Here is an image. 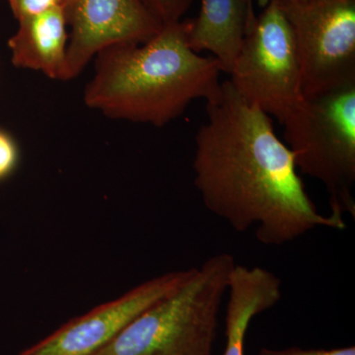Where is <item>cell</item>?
I'll list each match as a JSON object with an SVG mask.
<instances>
[{"label": "cell", "mask_w": 355, "mask_h": 355, "mask_svg": "<svg viewBox=\"0 0 355 355\" xmlns=\"http://www.w3.org/2000/svg\"><path fill=\"white\" fill-rule=\"evenodd\" d=\"M254 1H256L257 3H258L259 6L263 7H263H266V4L268 3V1H270V0H254ZM294 1H303V0H294Z\"/></svg>", "instance_id": "16"}, {"label": "cell", "mask_w": 355, "mask_h": 355, "mask_svg": "<svg viewBox=\"0 0 355 355\" xmlns=\"http://www.w3.org/2000/svg\"><path fill=\"white\" fill-rule=\"evenodd\" d=\"M161 25H170L183 20L193 0H140Z\"/></svg>", "instance_id": "12"}, {"label": "cell", "mask_w": 355, "mask_h": 355, "mask_svg": "<svg viewBox=\"0 0 355 355\" xmlns=\"http://www.w3.org/2000/svg\"><path fill=\"white\" fill-rule=\"evenodd\" d=\"M299 174L321 182L330 216L355 218V83L304 98L282 125Z\"/></svg>", "instance_id": "4"}, {"label": "cell", "mask_w": 355, "mask_h": 355, "mask_svg": "<svg viewBox=\"0 0 355 355\" xmlns=\"http://www.w3.org/2000/svg\"><path fill=\"white\" fill-rule=\"evenodd\" d=\"M64 8L51 9L18 20L17 31L8 40L13 65L43 72L55 80H69V33Z\"/></svg>", "instance_id": "9"}, {"label": "cell", "mask_w": 355, "mask_h": 355, "mask_svg": "<svg viewBox=\"0 0 355 355\" xmlns=\"http://www.w3.org/2000/svg\"><path fill=\"white\" fill-rule=\"evenodd\" d=\"M252 0H200L198 17L190 19L189 44L200 53L209 51L229 74L248 26L256 19Z\"/></svg>", "instance_id": "10"}, {"label": "cell", "mask_w": 355, "mask_h": 355, "mask_svg": "<svg viewBox=\"0 0 355 355\" xmlns=\"http://www.w3.org/2000/svg\"><path fill=\"white\" fill-rule=\"evenodd\" d=\"M259 355H355V347H347L333 349H307L298 347L280 349L263 347L260 350Z\"/></svg>", "instance_id": "15"}, {"label": "cell", "mask_w": 355, "mask_h": 355, "mask_svg": "<svg viewBox=\"0 0 355 355\" xmlns=\"http://www.w3.org/2000/svg\"><path fill=\"white\" fill-rule=\"evenodd\" d=\"M295 40L304 98L355 83V0H279Z\"/></svg>", "instance_id": "6"}, {"label": "cell", "mask_w": 355, "mask_h": 355, "mask_svg": "<svg viewBox=\"0 0 355 355\" xmlns=\"http://www.w3.org/2000/svg\"><path fill=\"white\" fill-rule=\"evenodd\" d=\"M205 102L207 120L196 135L193 161L205 209L237 232L254 227L266 246H282L319 227H347L318 211L270 116L229 80Z\"/></svg>", "instance_id": "1"}, {"label": "cell", "mask_w": 355, "mask_h": 355, "mask_svg": "<svg viewBox=\"0 0 355 355\" xmlns=\"http://www.w3.org/2000/svg\"><path fill=\"white\" fill-rule=\"evenodd\" d=\"M191 270H175L147 280L121 297L73 318L18 355H94L140 313L181 286Z\"/></svg>", "instance_id": "7"}, {"label": "cell", "mask_w": 355, "mask_h": 355, "mask_svg": "<svg viewBox=\"0 0 355 355\" xmlns=\"http://www.w3.org/2000/svg\"><path fill=\"white\" fill-rule=\"evenodd\" d=\"M249 26L229 72L246 101L282 125L302 99L295 40L279 0H270Z\"/></svg>", "instance_id": "5"}, {"label": "cell", "mask_w": 355, "mask_h": 355, "mask_svg": "<svg viewBox=\"0 0 355 355\" xmlns=\"http://www.w3.org/2000/svg\"><path fill=\"white\" fill-rule=\"evenodd\" d=\"M282 287L279 277L266 268L236 265L229 280L226 342L221 355H245V340L252 320L279 302Z\"/></svg>", "instance_id": "11"}, {"label": "cell", "mask_w": 355, "mask_h": 355, "mask_svg": "<svg viewBox=\"0 0 355 355\" xmlns=\"http://www.w3.org/2000/svg\"><path fill=\"white\" fill-rule=\"evenodd\" d=\"M14 17L19 20L51 9L64 7L67 0H6Z\"/></svg>", "instance_id": "14"}, {"label": "cell", "mask_w": 355, "mask_h": 355, "mask_svg": "<svg viewBox=\"0 0 355 355\" xmlns=\"http://www.w3.org/2000/svg\"><path fill=\"white\" fill-rule=\"evenodd\" d=\"M252 1H253V0H252Z\"/></svg>", "instance_id": "17"}, {"label": "cell", "mask_w": 355, "mask_h": 355, "mask_svg": "<svg viewBox=\"0 0 355 355\" xmlns=\"http://www.w3.org/2000/svg\"><path fill=\"white\" fill-rule=\"evenodd\" d=\"M236 265L229 253L210 257L94 355H212L219 313Z\"/></svg>", "instance_id": "3"}, {"label": "cell", "mask_w": 355, "mask_h": 355, "mask_svg": "<svg viewBox=\"0 0 355 355\" xmlns=\"http://www.w3.org/2000/svg\"><path fill=\"white\" fill-rule=\"evenodd\" d=\"M190 20L163 26L144 44H116L95 55V72L84 103L114 120L162 128L191 102L220 88L216 58L203 57L189 44Z\"/></svg>", "instance_id": "2"}, {"label": "cell", "mask_w": 355, "mask_h": 355, "mask_svg": "<svg viewBox=\"0 0 355 355\" xmlns=\"http://www.w3.org/2000/svg\"><path fill=\"white\" fill-rule=\"evenodd\" d=\"M19 148L8 132L0 130V182L8 179L19 164Z\"/></svg>", "instance_id": "13"}, {"label": "cell", "mask_w": 355, "mask_h": 355, "mask_svg": "<svg viewBox=\"0 0 355 355\" xmlns=\"http://www.w3.org/2000/svg\"><path fill=\"white\" fill-rule=\"evenodd\" d=\"M67 76L76 78L93 58L116 44H144L163 26L140 0H67Z\"/></svg>", "instance_id": "8"}]
</instances>
